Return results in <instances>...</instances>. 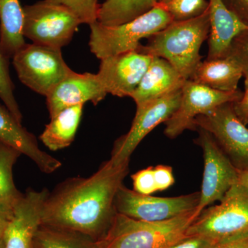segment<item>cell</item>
Returning <instances> with one entry per match:
<instances>
[{
    "label": "cell",
    "instance_id": "603a6c76",
    "mask_svg": "<svg viewBox=\"0 0 248 248\" xmlns=\"http://www.w3.org/2000/svg\"><path fill=\"white\" fill-rule=\"evenodd\" d=\"M33 244L37 248H100L97 240L76 232L41 225Z\"/></svg>",
    "mask_w": 248,
    "mask_h": 248
},
{
    "label": "cell",
    "instance_id": "4fadbf2b",
    "mask_svg": "<svg viewBox=\"0 0 248 248\" xmlns=\"http://www.w3.org/2000/svg\"><path fill=\"white\" fill-rule=\"evenodd\" d=\"M153 57L139 49L102 59L98 78L107 91L117 97H130L151 64Z\"/></svg>",
    "mask_w": 248,
    "mask_h": 248
},
{
    "label": "cell",
    "instance_id": "8992f818",
    "mask_svg": "<svg viewBox=\"0 0 248 248\" xmlns=\"http://www.w3.org/2000/svg\"><path fill=\"white\" fill-rule=\"evenodd\" d=\"M22 33L36 45L62 49L68 45L81 24L65 6L48 0L23 6Z\"/></svg>",
    "mask_w": 248,
    "mask_h": 248
},
{
    "label": "cell",
    "instance_id": "ac0fdd59",
    "mask_svg": "<svg viewBox=\"0 0 248 248\" xmlns=\"http://www.w3.org/2000/svg\"><path fill=\"white\" fill-rule=\"evenodd\" d=\"M186 79L164 59L153 57L151 64L130 97L137 106L182 89Z\"/></svg>",
    "mask_w": 248,
    "mask_h": 248
},
{
    "label": "cell",
    "instance_id": "7a4b0ae2",
    "mask_svg": "<svg viewBox=\"0 0 248 248\" xmlns=\"http://www.w3.org/2000/svg\"><path fill=\"white\" fill-rule=\"evenodd\" d=\"M210 31L208 9L195 19L170 23L138 49L147 55L167 60L186 80L190 79L202 62L201 46L208 38Z\"/></svg>",
    "mask_w": 248,
    "mask_h": 248
},
{
    "label": "cell",
    "instance_id": "74e56055",
    "mask_svg": "<svg viewBox=\"0 0 248 248\" xmlns=\"http://www.w3.org/2000/svg\"><path fill=\"white\" fill-rule=\"evenodd\" d=\"M169 1H170V0H159L158 2L161 3V4H164V3L169 2Z\"/></svg>",
    "mask_w": 248,
    "mask_h": 248
},
{
    "label": "cell",
    "instance_id": "f546056e",
    "mask_svg": "<svg viewBox=\"0 0 248 248\" xmlns=\"http://www.w3.org/2000/svg\"><path fill=\"white\" fill-rule=\"evenodd\" d=\"M218 244L214 240L201 236L192 235L185 238L172 245L169 248H217Z\"/></svg>",
    "mask_w": 248,
    "mask_h": 248
},
{
    "label": "cell",
    "instance_id": "1f68e13d",
    "mask_svg": "<svg viewBox=\"0 0 248 248\" xmlns=\"http://www.w3.org/2000/svg\"><path fill=\"white\" fill-rule=\"evenodd\" d=\"M245 91L237 102L233 103V108L238 118L247 125L248 124V71L244 72Z\"/></svg>",
    "mask_w": 248,
    "mask_h": 248
},
{
    "label": "cell",
    "instance_id": "4dcf8cb0",
    "mask_svg": "<svg viewBox=\"0 0 248 248\" xmlns=\"http://www.w3.org/2000/svg\"><path fill=\"white\" fill-rule=\"evenodd\" d=\"M154 176L157 191L167 190L174 184V178L170 166L158 165L154 167Z\"/></svg>",
    "mask_w": 248,
    "mask_h": 248
},
{
    "label": "cell",
    "instance_id": "277c9868",
    "mask_svg": "<svg viewBox=\"0 0 248 248\" xmlns=\"http://www.w3.org/2000/svg\"><path fill=\"white\" fill-rule=\"evenodd\" d=\"M172 22L158 3L146 14L122 25L106 27L96 22L90 25V49L99 60L136 50L141 40L149 38Z\"/></svg>",
    "mask_w": 248,
    "mask_h": 248
},
{
    "label": "cell",
    "instance_id": "ffe728a7",
    "mask_svg": "<svg viewBox=\"0 0 248 248\" xmlns=\"http://www.w3.org/2000/svg\"><path fill=\"white\" fill-rule=\"evenodd\" d=\"M83 108L84 105L68 108L50 119L40 136L42 143L52 151L71 146L76 138Z\"/></svg>",
    "mask_w": 248,
    "mask_h": 248
},
{
    "label": "cell",
    "instance_id": "e575fe53",
    "mask_svg": "<svg viewBox=\"0 0 248 248\" xmlns=\"http://www.w3.org/2000/svg\"><path fill=\"white\" fill-rule=\"evenodd\" d=\"M217 248H248V234L218 244Z\"/></svg>",
    "mask_w": 248,
    "mask_h": 248
},
{
    "label": "cell",
    "instance_id": "f35d334b",
    "mask_svg": "<svg viewBox=\"0 0 248 248\" xmlns=\"http://www.w3.org/2000/svg\"><path fill=\"white\" fill-rule=\"evenodd\" d=\"M32 248H37V247H36V246H35V245L33 244V246H32Z\"/></svg>",
    "mask_w": 248,
    "mask_h": 248
},
{
    "label": "cell",
    "instance_id": "5bb4252c",
    "mask_svg": "<svg viewBox=\"0 0 248 248\" xmlns=\"http://www.w3.org/2000/svg\"><path fill=\"white\" fill-rule=\"evenodd\" d=\"M46 189H29L14 207V216L4 235L5 248H32L42 225V210L48 194Z\"/></svg>",
    "mask_w": 248,
    "mask_h": 248
},
{
    "label": "cell",
    "instance_id": "8fae6325",
    "mask_svg": "<svg viewBox=\"0 0 248 248\" xmlns=\"http://www.w3.org/2000/svg\"><path fill=\"white\" fill-rule=\"evenodd\" d=\"M195 143L202 148L204 170L200 200L195 210L197 217L216 202H220L232 186L239 182V172L232 164L213 135L202 128H197Z\"/></svg>",
    "mask_w": 248,
    "mask_h": 248
},
{
    "label": "cell",
    "instance_id": "9c48e42d",
    "mask_svg": "<svg viewBox=\"0 0 248 248\" xmlns=\"http://www.w3.org/2000/svg\"><path fill=\"white\" fill-rule=\"evenodd\" d=\"M197 128L209 132L239 172L248 171V128L226 103L195 119Z\"/></svg>",
    "mask_w": 248,
    "mask_h": 248
},
{
    "label": "cell",
    "instance_id": "d6a6232c",
    "mask_svg": "<svg viewBox=\"0 0 248 248\" xmlns=\"http://www.w3.org/2000/svg\"><path fill=\"white\" fill-rule=\"evenodd\" d=\"M225 6L248 26V0H222Z\"/></svg>",
    "mask_w": 248,
    "mask_h": 248
},
{
    "label": "cell",
    "instance_id": "f1b7e54d",
    "mask_svg": "<svg viewBox=\"0 0 248 248\" xmlns=\"http://www.w3.org/2000/svg\"><path fill=\"white\" fill-rule=\"evenodd\" d=\"M228 56L239 63L243 73L248 71V29L235 37L232 42Z\"/></svg>",
    "mask_w": 248,
    "mask_h": 248
},
{
    "label": "cell",
    "instance_id": "7c38bea8",
    "mask_svg": "<svg viewBox=\"0 0 248 248\" xmlns=\"http://www.w3.org/2000/svg\"><path fill=\"white\" fill-rule=\"evenodd\" d=\"M182 89L166 95L137 106L131 128L114 144L111 153L112 164H129L130 156L148 134L160 124L165 123L179 107Z\"/></svg>",
    "mask_w": 248,
    "mask_h": 248
},
{
    "label": "cell",
    "instance_id": "44dd1931",
    "mask_svg": "<svg viewBox=\"0 0 248 248\" xmlns=\"http://www.w3.org/2000/svg\"><path fill=\"white\" fill-rule=\"evenodd\" d=\"M23 22V6L19 0H0V49L8 60L14 58L26 45L22 33Z\"/></svg>",
    "mask_w": 248,
    "mask_h": 248
},
{
    "label": "cell",
    "instance_id": "836d02e7",
    "mask_svg": "<svg viewBox=\"0 0 248 248\" xmlns=\"http://www.w3.org/2000/svg\"><path fill=\"white\" fill-rule=\"evenodd\" d=\"M14 207L0 202V238L3 237L5 231L14 216Z\"/></svg>",
    "mask_w": 248,
    "mask_h": 248
},
{
    "label": "cell",
    "instance_id": "9a60e30c",
    "mask_svg": "<svg viewBox=\"0 0 248 248\" xmlns=\"http://www.w3.org/2000/svg\"><path fill=\"white\" fill-rule=\"evenodd\" d=\"M107 94L97 74L74 72L46 96L50 118L64 109L87 102L97 105Z\"/></svg>",
    "mask_w": 248,
    "mask_h": 248
},
{
    "label": "cell",
    "instance_id": "d6986e66",
    "mask_svg": "<svg viewBox=\"0 0 248 248\" xmlns=\"http://www.w3.org/2000/svg\"><path fill=\"white\" fill-rule=\"evenodd\" d=\"M242 77V68L228 56L201 62L190 80L217 91L232 92L239 89L238 84Z\"/></svg>",
    "mask_w": 248,
    "mask_h": 248
},
{
    "label": "cell",
    "instance_id": "5b68a950",
    "mask_svg": "<svg viewBox=\"0 0 248 248\" xmlns=\"http://www.w3.org/2000/svg\"><path fill=\"white\" fill-rule=\"evenodd\" d=\"M248 234V187L238 182L217 205L204 209L186 235L206 236L219 244Z\"/></svg>",
    "mask_w": 248,
    "mask_h": 248
},
{
    "label": "cell",
    "instance_id": "d590c367",
    "mask_svg": "<svg viewBox=\"0 0 248 248\" xmlns=\"http://www.w3.org/2000/svg\"><path fill=\"white\" fill-rule=\"evenodd\" d=\"M239 182L248 187V171L239 172Z\"/></svg>",
    "mask_w": 248,
    "mask_h": 248
},
{
    "label": "cell",
    "instance_id": "7402d4cb",
    "mask_svg": "<svg viewBox=\"0 0 248 248\" xmlns=\"http://www.w3.org/2000/svg\"><path fill=\"white\" fill-rule=\"evenodd\" d=\"M159 0H106L99 5L97 22L116 27L131 22L151 11Z\"/></svg>",
    "mask_w": 248,
    "mask_h": 248
},
{
    "label": "cell",
    "instance_id": "cb8c5ba5",
    "mask_svg": "<svg viewBox=\"0 0 248 248\" xmlns=\"http://www.w3.org/2000/svg\"><path fill=\"white\" fill-rule=\"evenodd\" d=\"M21 154L12 147L0 141V202L14 206L22 197L13 177V168Z\"/></svg>",
    "mask_w": 248,
    "mask_h": 248
},
{
    "label": "cell",
    "instance_id": "52a82bcc",
    "mask_svg": "<svg viewBox=\"0 0 248 248\" xmlns=\"http://www.w3.org/2000/svg\"><path fill=\"white\" fill-rule=\"evenodd\" d=\"M13 63L21 82L45 96L75 72L63 60L61 49L33 43L23 46Z\"/></svg>",
    "mask_w": 248,
    "mask_h": 248
},
{
    "label": "cell",
    "instance_id": "d4e9b609",
    "mask_svg": "<svg viewBox=\"0 0 248 248\" xmlns=\"http://www.w3.org/2000/svg\"><path fill=\"white\" fill-rule=\"evenodd\" d=\"M158 4L169 13L173 22H182L200 17L209 7L207 0H170L164 4Z\"/></svg>",
    "mask_w": 248,
    "mask_h": 248
},
{
    "label": "cell",
    "instance_id": "ba28073f",
    "mask_svg": "<svg viewBox=\"0 0 248 248\" xmlns=\"http://www.w3.org/2000/svg\"><path fill=\"white\" fill-rule=\"evenodd\" d=\"M200 192L175 197L143 195L122 185L115 198L117 213L140 221L160 222L195 211Z\"/></svg>",
    "mask_w": 248,
    "mask_h": 248
},
{
    "label": "cell",
    "instance_id": "83f0119b",
    "mask_svg": "<svg viewBox=\"0 0 248 248\" xmlns=\"http://www.w3.org/2000/svg\"><path fill=\"white\" fill-rule=\"evenodd\" d=\"M134 191L143 195H151L157 191L154 176V167L141 170L132 175Z\"/></svg>",
    "mask_w": 248,
    "mask_h": 248
},
{
    "label": "cell",
    "instance_id": "30bf717a",
    "mask_svg": "<svg viewBox=\"0 0 248 248\" xmlns=\"http://www.w3.org/2000/svg\"><path fill=\"white\" fill-rule=\"evenodd\" d=\"M242 96L239 89L223 92L186 80L182 88L179 107L164 123L165 135L174 139L186 130H197L195 120L198 116L206 115L222 104L237 102Z\"/></svg>",
    "mask_w": 248,
    "mask_h": 248
},
{
    "label": "cell",
    "instance_id": "8d00e7d4",
    "mask_svg": "<svg viewBox=\"0 0 248 248\" xmlns=\"http://www.w3.org/2000/svg\"><path fill=\"white\" fill-rule=\"evenodd\" d=\"M0 248H5L4 240L2 238H0Z\"/></svg>",
    "mask_w": 248,
    "mask_h": 248
},
{
    "label": "cell",
    "instance_id": "484cf974",
    "mask_svg": "<svg viewBox=\"0 0 248 248\" xmlns=\"http://www.w3.org/2000/svg\"><path fill=\"white\" fill-rule=\"evenodd\" d=\"M1 35L0 26V42ZM9 60L0 49V99L17 122L22 124V114L14 95L15 86L10 75Z\"/></svg>",
    "mask_w": 248,
    "mask_h": 248
},
{
    "label": "cell",
    "instance_id": "3957f363",
    "mask_svg": "<svg viewBox=\"0 0 248 248\" xmlns=\"http://www.w3.org/2000/svg\"><path fill=\"white\" fill-rule=\"evenodd\" d=\"M195 211L160 222L140 221L117 213L100 248H169L185 238Z\"/></svg>",
    "mask_w": 248,
    "mask_h": 248
},
{
    "label": "cell",
    "instance_id": "4316f807",
    "mask_svg": "<svg viewBox=\"0 0 248 248\" xmlns=\"http://www.w3.org/2000/svg\"><path fill=\"white\" fill-rule=\"evenodd\" d=\"M61 4L79 18L81 24H91L97 22L99 5L98 0H48Z\"/></svg>",
    "mask_w": 248,
    "mask_h": 248
},
{
    "label": "cell",
    "instance_id": "e0dca14e",
    "mask_svg": "<svg viewBox=\"0 0 248 248\" xmlns=\"http://www.w3.org/2000/svg\"><path fill=\"white\" fill-rule=\"evenodd\" d=\"M210 31L208 36L207 60L227 58L232 42L241 32L248 29L223 4L222 0H209Z\"/></svg>",
    "mask_w": 248,
    "mask_h": 248
},
{
    "label": "cell",
    "instance_id": "6da1fadb",
    "mask_svg": "<svg viewBox=\"0 0 248 248\" xmlns=\"http://www.w3.org/2000/svg\"><path fill=\"white\" fill-rule=\"evenodd\" d=\"M128 164L116 166L109 159L91 177L62 182L47 195L42 225L102 239L117 215L116 195L128 174Z\"/></svg>",
    "mask_w": 248,
    "mask_h": 248
},
{
    "label": "cell",
    "instance_id": "2e32d148",
    "mask_svg": "<svg viewBox=\"0 0 248 248\" xmlns=\"http://www.w3.org/2000/svg\"><path fill=\"white\" fill-rule=\"evenodd\" d=\"M0 141L17 150L21 154L26 155L46 174H51L62 166L61 161L42 151L35 137L17 122L7 108L1 105H0Z\"/></svg>",
    "mask_w": 248,
    "mask_h": 248
}]
</instances>
